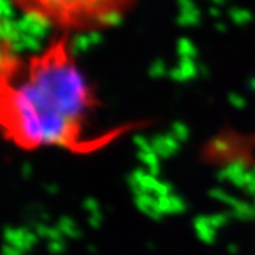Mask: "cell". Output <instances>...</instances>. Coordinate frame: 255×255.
<instances>
[{"label":"cell","mask_w":255,"mask_h":255,"mask_svg":"<svg viewBox=\"0 0 255 255\" xmlns=\"http://www.w3.org/2000/svg\"><path fill=\"white\" fill-rule=\"evenodd\" d=\"M29 22L56 35L93 34L117 25L138 0H6Z\"/></svg>","instance_id":"2"},{"label":"cell","mask_w":255,"mask_h":255,"mask_svg":"<svg viewBox=\"0 0 255 255\" xmlns=\"http://www.w3.org/2000/svg\"><path fill=\"white\" fill-rule=\"evenodd\" d=\"M74 40L51 34L39 48L23 49L0 39V138L11 148L85 155L116 137L93 134L99 97Z\"/></svg>","instance_id":"1"}]
</instances>
